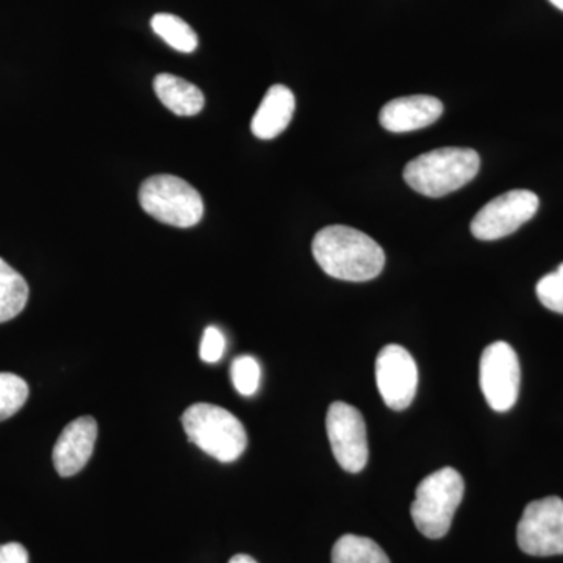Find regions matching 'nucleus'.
Here are the masks:
<instances>
[{
  "instance_id": "21",
  "label": "nucleus",
  "mask_w": 563,
  "mask_h": 563,
  "mask_svg": "<svg viewBox=\"0 0 563 563\" xmlns=\"http://www.w3.org/2000/svg\"><path fill=\"white\" fill-rule=\"evenodd\" d=\"M225 351V339L222 335L220 329L214 328V325H209V328L203 331L201 350H199V355L206 363H217L220 362L222 355H224Z\"/></svg>"
},
{
  "instance_id": "9",
  "label": "nucleus",
  "mask_w": 563,
  "mask_h": 563,
  "mask_svg": "<svg viewBox=\"0 0 563 563\" xmlns=\"http://www.w3.org/2000/svg\"><path fill=\"white\" fill-rule=\"evenodd\" d=\"M333 457L344 472L361 473L368 463V439L362 413L350 404H331L325 417Z\"/></svg>"
},
{
  "instance_id": "7",
  "label": "nucleus",
  "mask_w": 563,
  "mask_h": 563,
  "mask_svg": "<svg viewBox=\"0 0 563 563\" xmlns=\"http://www.w3.org/2000/svg\"><path fill=\"white\" fill-rule=\"evenodd\" d=\"M521 369L517 352L506 342L492 343L481 357L479 383L495 412H509L520 393Z\"/></svg>"
},
{
  "instance_id": "12",
  "label": "nucleus",
  "mask_w": 563,
  "mask_h": 563,
  "mask_svg": "<svg viewBox=\"0 0 563 563\" xmlns=\"http://www.w3.org/2000/svg\"><path fill=\"white\" fill-rule=\"evenodd\" d=\"M442 114L443 103L433 96H406L385 103L379 121L385 131L407 133L428 128Z\"/></svg>"
},
{
  "instance_id": "4",
  "label": "nucleus",
  "mask_w": 563,
  "mask_h": 563,
  "mask_svg": "<svg viewBox=\"0 0 563 563\" xmlns=\"http://www.w3.org/2000/svg\"><path fill=\"white\" fill-rule=\"evenodd\" d=\"M465 483L457 470L444 466L421 481L415 493L410 515L428 539H443L450 532L455 510L461 506Z\"/></svg>"
},
{
  "instance_id": "1",
  "label": "nucleus",
  "mask_w": 563,
  "mask_h": 563,
  "mask_svg": "<svg viewBox=\"0 0 563 563\" xmlns=\"http://www.w3.org/2000/svg\"><path fill=\"white\" fill-rule=\"evenodd\" d=\"M314 261L333 279L366 282L383 273L385 254L372 236L347 225H329L314 235Z\"/></svg>"
},
{
  "instance_id": "19",
  "label": "nucleus",
  "mask_w": 563,
  "mask_h": 563,
  "mask_svg": "<svg viewBox=\"0 0 563 563\" xmlns=\"http://www.w3.org/2000/svg\"><path fill=\"white\" fill-rule=\"evenodd\" d=\"M231 376L233 387L242 396H252L261 385V365L251 355H240L232 363Z\"/></svg>"
},
{
  "instance_id": "18",
  "label": "nucleus",
  "mask_w": 563,
  "mask_h": 563,
  "mask_svg": "<svg viewBox=\"0 0 563 563\" xmlns=\"http://www.w3.org/2000/svg\"><path fill=\"white\" fill-rule=\"evenodd\" d=\"M29 398V385L22 377L0 373V421L9 420L20 412Z\"/></svg>"
},
{
  "instance_id": "11",
  "label": "nucleus",
  "mask_w": 563,
  "mask_h": 563,
  "mask_svg": "<svg viewBox=\"0 0 563 563\" xmlns=\"http://www.w3.org/2000/svg\"><path fill=\"white\" fill-rule=\"evenodd\" d=\"M98 422L92 417H80L69 422L52 453V462L62 477L76 476L85 468L95 451Z\"/></svg>"
},
{
  "instance_id": "15",
  "label": "nucleus",
  "mask_w": 563,
  "mask_h": 563,
  "mask_svg": "<svg viewBox=\"0 0 563 563\" xmlns=\"http://www.w3.org/2000/svg\"><path fill=\"white\" fill-rule=\"evenodd\" d=\"M27 301V282L0 258V324L16 318L25 309Z\"/></svg>"
},
{
  "instance_id": "5",
  "label": "nucleus",
  "mask_w": 563,
  "mask_h": 563,
  "mask_svg": "<svg viewBox=\"0 0 563 563\" xmlns=\"http://www.w3.org/2000/svg\"><path fill=\"white\" fill-rule=\"evenodd\" d=\"M139 199L150 217L174 228H192L203 217L199 191L187 180L172 174H157L144 180Z\"/></svg>"
},
{
  "instance_id": "20",
  "label": "nucleus",
  "mask_w": 563,
  "mask_h": 563,
  "mask_svg": "<svg viewBox=\"0 0 563 563\" xmlns=\"http://www.w3.org/2000/svg\"><path fill=\"white\" fill-rule=\"evenodd\" d=\"M539 301L551 312L563 314V263L537 284Z\"/></svg>"
},
{
  "instance_id": "17",
  "label": "nucleus",
  "mask_w": 563,
  "mask_h": 563,
  "mask_svg": "<svg viewBox=\"0 0 563 563\" xmlns=\"http://www.w3.org/2000/svg\"><path fill=\"white\" fill-rule=\"evenodd\" d=\"M152 31L157 33L173 49L191 54L198 47L199 38L188 22L176 14L158 13L151 20Z\"/></svg>"
},
{
  "instance_id": "8",
  "label": "nucleus",
  "mask_w": 563,
  "mask_h": 563,
  "mask_svg": "<svg viewBox=\"0 0 563 563\" xmlns=\"http://www.w3.org/2000/svg\"><path fill=\"white\" fill-rule=\"evenodd\" d=\"M539 206V196L536 192L529 190L504 192L477 211L472 221V233L483 242H495L509 236L536 217Z\"/></svg>"
},
{
  "instance_id": "6",
  "label": "nucleus",
  "mask_w": 563,
  "mask_h": 563,
  "mask_svg": "<svg viewBox=\"0 0 563 563\" xmlns=\"http://www.w3.org/2000/svg\"><path fill=\"white\" fill-rule=\"evenodd\" d=\"M518 547L536 558L563 554V501L558 496L526 506L517 529Z\"/></svg>"
},
{
  "instance_id": "16",
  "label": "nucleus",
  "mask_w": 563,
  "mask_h": 563,
  "mask_svg": "<svg viewBox=\"0 0 563 563\" xmlns=\"http://www.w3.org/2000/svg\"><path fill=\"white\" fill-rule=\"evenodd\" d=\"M332 563H390L383 548L368 537L347 533L333 544Z\"/></svg>"
},
{
  "instance_id": "10",
  "label": "nucleus",
  "mask_w": 563,
  "mask_h": 563,
  "mask_svg": "<svg viewBox=\"0 0 563 563\" xmlns=\"http://www.w3.org/2000/svg\"><path fill=\"white\" fill-rule=\"evenodd\" d=\"M376 383L385 406L396 412L413 402L418 387V368L409 351L388 344L376 358Z\"/></svg>"
},
{
  "instance_id": "24",
  "label": "nucleus",
  "mask_w": 563,
  "mask_h": 563,
  "mask_svg": "<svg viewBox=\"0 0 563 563\" xmlns=\"http://www.w3.org/2000/svg\"><path fill=\"white\" fill-rule=\"evenodd\" d=\"M551 3L555 7V9L563 11V0H550Z\"/></svg>"
},
{
  "instance_id": "14",
  "label": "nucleus",
  "mask_w": 563,
  "mask_h": 563,
  "mask_svg": "<svg viewBox=\"0 0 563 563\" xmlns=\"http://www.w3.org/2000/svg\"><path fill=\"white\" fill-rule=\"evenodd\" d=\"M154 90L163 106L177 117H195L206 106L202 91L174 74H158L154 79Z\"/></svg>"
},
{
  "instance_id": "13",
  "label": "nucleus",
  "mask_w": 563,
  "mask_h": 563,
  "mask_svg": "<svg viewBox=\"0 0 563 563\" xmlns=\"http://www.w3.org/2000/svg\"><path fill=\"white\" fill-rule=\"evenodd\" d=\"M295 107V95L290 88L273 85L252 118V133L261 140L276 139L290 124Z\"/></svg>"
},
{
  "instance_id": "23",
  "label": "nucleus",
  "mask_w": 563,
  "mask_h": 563,
  "mask_svg": "<svg viewBox=\"0 0 563 563\" xmlns=\"http://www.w3.org/2000/svg\"><path fill=\"white\" fill-rule=\"evenodd\" d=\"M229 563H257V561H255L254 558H251V555L247 554H236L233 555Z\"/></svg>"
},
{
  "instance_id": "2",
  "label": "nucleus",
  "mask_w": 563,
  "mask_h": 563,
  "mask_svg": "<svg viewBox=\"0 0 563 563\" xmlns=\"http://www.w3.org/2000/svg\"><path fill=\"white\" fill-rule=\"evenodd\" d=\"M479 154L470 147H440L407 163L404 180L428 198H443L461 190L477 176Z\"/></svg>"
},
{
  "instance_id": "3",
  "label": "nucleus",
  "mask_w": 563,
  "mask_h": 563,
  "mask_svg": "<svg viewBox=\"0 0 563 563\" xmlns=\"http://www.w3.org/2000/svg\"><path fill=\"white\" fill-rule=\"evenodd\" d=\"M188 440L222 463L235 462L247 446L246 429L229 410L213 404H192L181 415Z\"/></svg>"
},
{
  "instance_id": "22",
  "label": "nucleus",
  "mask_w": 563,
  "mask_h": 563,
  "mask_svg": "<svg viewBox=\"0 0 563 563\" xmlns=\"http://www.w3.org/2000/svg\"><path fill=\"white\" fill-rule=\"evenodd\" d=\"M0 563H29V553L21 543L0 544Z\"/></svg>"
}]
</instances>
